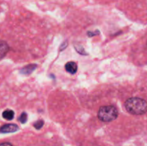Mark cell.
<instances>
[{
    "label": "cell",
    "instance_id": "obj_1",
    "mask_svg": "<svg viewBox=\"0 0 147 146\" xmlns=\"http://www.w3.org/2000/svg\"><path fill=\"white\" fill-rule=\"evenodd\" d=\"M125 107L130 114L143 115L147 112V102L140 97H131L125 102Z\"/></svg>",
    "mask_w": 147,
    "mask_h": 146
},
{
    "label": "cell",
    "instance_id": "obj_2",
    "mask_svg": "<svg viewBox=\"0 0 147 146\" xmlns=\"http://www.w3.org/2000/svg\"><path fill=\"white\" fill-rule=\"evenodd\" d=\"M119 116V111L112 105L102 106L100 107L98 113V117L100 121L108 123L116 120Z\"/></svg>",
    "mask_w": 147,
    "mask_h": 146
},
{
    "label": "cell",
    "instance_id": "obj_3",
    "mask_svg": "<svg viewBox=\"0 0 147 146\" xmlns=\"http://www.w3.org/2000/svg\"><path fill=\"white\" fill-rule=\"evenodd\" d=\"M19 130L18 125L16 124H5L0 127V133H14Z\"/></svg>",
    "mask_w": 147,
    "mask_h": 146
},
{
    "label": "cell",
    "instance_id": "obj_4",
    "mask_svg": "<svg viewBox=\"0 0 147 146\" xmlns=\"http://www.w3.org/2000/svg\"><path fill=\"white\" fill-rule=\"evenodd\" d=\"M65 70L67 72L70 73V74H75L78 70L77 64L74 62H68L65 64Z\"/></svg>",
    "mask_w": 147,
    "mask_h": 146
},
{
    "label": "cell",
    "instance_id": "obj_5",
    "mask_svg": "<svg viewBox=\"0 0 147 146\" xmlns=\"http://www.w3.org/2000/svg\"><path fill=\"white\" fill-rule=\"evenodd\" d=\"M9 47L6 42L0 40V58H2L9 52Z\"/></svg>",
    "mask_w": 147,
    "mask_h": 146
},
{
    "label": "cell",
    "instance_id": "obj_6",
    "mask_svg": "<svg viewBox=\"0 0 147 146\" xmlns=\"http://www.w3.org/2000/svg\"><path fill=\"white\" fill-rule=\"evenodd\" d=\"M2 117H4L5 120H11L14 117V113L13 110H6L3 112Z\"/></svg>",
    "mask_w": 147,
    "mask_h": 146
},
{
    "label": "cell",
    "instance_id": "obj_7",
    "mask_svg": "<svg viewBox=\"0 0 147 146\" xmlns=\"http://www.w3.org/2000/svg\"><path fill=\"white\" fill-rule=\"evenodd\" d=\"M36 67H37V65H36V64H30V65L24 67V68L21 70V72H22V74H30L35 70Z\"/></svg>",
    "mask_w": 147,
    "mask_h": 146
},
{
    "label": "cell",
    "instance_id": "obj_8",
    "mask_svg": "<svg viewBox=\"0 0 147 146\" xmlns=\"http://www.w3.org/2000/svg\"><path fill=\"white\" fill-rule=\"evenodd\" d=\"M43 125H44V121L42 120H37V121H36L35 123L33 124V125H34V127H35L37 130H40V129H41Z\"/></svg>",
    "mask_w": 147,
    "mask_h": 146
},
{
    "label": "cell",
    "instance_id": "obj_9",
    "mask_svg": "<svg viewBox=\"0 0 147 146\" xmlns=\"http://www.w3.org/2000/svg\"><path fill=\"white\" fill-rule=\"evenodd\" d=\"M19 120L20 121V123L24 124L26 123V122L27 121V115L26 113H22L21 114V115L19 117Z\"/></svg>",
    "mask_w": 147,
    "mask_h": 146
},
{
    "label": "cell",
    "instance_id": "obj_10",
    "mask_svg": "<svg viewBox=\"0 0 147 146\" xmlns=\"http://www.w3.org/2000/svg\"><path fill=\"white\" fill-rule=\"evenodd\" d=\"M0 146H13V145L9 143H4L0 144Z\"/></svg>",
    "mask_w": 147,
    "mask_h": 146
}]
</instances>
